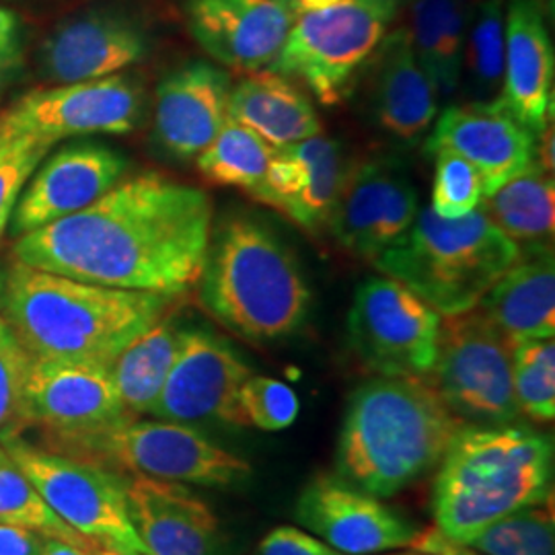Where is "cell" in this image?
<instances>
[{
    "mask_svg": "<svg viewBox=\"0 0 555 555\" xmlns=\"http://www.w3.org/2000/svg\"><path fill=\"white\" fill-rule=\"evenodd\" d=\"M254 555H346L297 527H278L259 541Z\"/></svg>",
    "mask_w": 555,
    "mask_h": 555,
    "instance_id": "60d3db41",
    "label": "cell"
},
{
    "mask_svg": "<svg viewBox=\"0 0 555 555\" xmlns=\"http://www.w3.org/2000/svg\"><path fill=\"white\" fill-rule=\"evenodd\" d=\"M151 41L139 21L91 11L56 27L41 46V73L54 85L105 79L146 59Z\"/></svg>",
    "mask_w": 555,
    "mask_h": 555,
    "instance_id": "44dd1931",
    "label": "cell"
},
{
    "mask_svg": "<svg viewBox=\"0 0 555 555\" xmlns=\"http://www.w3.org/2000/svg\"><path fill=\"white\" fill-rule=\"evenodd\" d=\"M511 344L554 337L555 259L552 251L518 258L477 305Z\"/></svg>",
    "mask_w": 555,
    "mask_h": 555,
    "instance_id": "484cf974",
    "label": "cell"
},
{
    "mask_svg": "<svg viewBox=\"0 0 555 555\" xmlns=\"http://www.w3.org/2000/svg\"><path fill=\"white\" fill-rule=\"evenodd\" d=\"M25 414L75 449L134 417L119 399L109 362L48 358L29 362Z\"/></svg>",
    "mask_w": 555,
    "mask_h": 555,
    "instance_id": "4fadbf2b",
    "label": "cell"
},
{
    "mask_svg": "<svg viewBox=\"0 0 555 555\" xmlns=\"http://www.w3.org/2000/svg\"><path fill=\"white\" fill-rule=\"evenodd\" d=\"M412 27L408 29L417 60L437 89L438 101H449L459 89L469 0H408Z\"/></svg>",
    "mask_w": 555,
    "mask_h": 555,
    "instance_id": "f1b7e54d",
    "label": "cell"
},
{
    "mask_svg": "<svg viewBox=\"0 0 555 555\" xmlns=\"http://www.w3.org/2000/svg\"><path fill=\"white\" fill-rule=\"evenodd\" d=\"M276 153L251 128L227 118L215 140L196 157L199 176L215 185H233L254 192Z\"/></svg>",
    "mask_w": 555,
    "mask_h": 555,
    "instance_id": "1f68e13d",
    "label": "cell"
},
{
    "mask_svg": "<svg viewBox=\"0 0 555 555\" xmlns=\"http://www.w3.org/2000/svg\"><path fill=\"white\" fill-rule=\"evenodd\" d=\"M369 62V116L380 132L414 146L437 118L438 95L408 27L389 31Z\"/></svg>",
    "mask_w": 555,
    "mask_h": 555,
    "instance_id": "d4e9b609",
    "label": "cell"
},
{
    "mask_svg": "<svg viewBox=\"0 0 555 555\" xmlns=\"http://www.w3.org/2000/svg\"><path fill=\"white\" fill-rule=\"evenodd\" d=\"M229 118L282 149L321 134L313 101L297 82L270 68L245 75L229 95Z\"/></svg>",
    "mask_w": 555,
    "mask_h": 555,
    "instance_id": "4316f807",
    "label": "cell"
},
{
    "mask_svg": "<svg viewBox=\"0 0 555 555\" xmlns=\"http://www.w3.org/2000/svg\"><path fill=\"white\" fill-rule=\"evenodd\" d=\"M410 547H414L417 554L424 555H486L467 543H461L453 537L444 535L438 527L417 531Z\"/></svg>",
    "mask_w": 555,
    "mask_h": 555,
    "instance_id": "b9f144b4",
    "label": "cell"
},
{
    "mask_svg": "<svg viewBox=\"0 0 555 555\" xmlns=\"http://www.w3.org/2000/svg\"><path fill=\"white\" fill-rule=\"evenodd\" d=\"M463 426L426 378H371L348 399L336 476L371 496H396L437 467Z\"/></svg>",
    "mask_w": 555,
    "mask_h": 555,
    "instance_id": "3957f363",
    "label": "cell"
},
{
    "mask_svg": "<svg viewBox=\"0 0 555 555\" xmlns=\"http://www.w3.org/2000/svg\"><path fill=\"white\" fill-rule=\"evenodd\" d=\"M31 357L9 330L0 332V444L20 437L29 424L25 414V380Z\"/></svg>",
    "mask_w": 555,
    "mask_h": 555,
    "instance_id": "74e56055",
    "label": "cell"
},
{
    "mask_svg": "<svg viewBox=\"0 0 555 555\" xmlns=\"http://www.w3.org/2000/svg\"><path fill=\"white\" fill-rule=\"evenodd\" d=\"M137 476L206 488H233L251 477L241 456L222 449L196 426L169 420H128L77 447Z\"/></svg>",
    "mask_w": 555,
    "mask_h": 555,
    "instance_id": "7c38bea8",
    "label": "cell"
},
{
    "mask_svg": "<svg viewBox=\"0 0 555 555\" xmlns=\"http://www.w3.org/2000/svg\"><path fill=\"white\" fill-rule=\"evenodd\" d=\"M481 210L518 247L520 256L552 251L555 229L554 176L537 160L481 199Z\"/></svg>",
    "mask_w": 555,
    "mask_h": 555,
    "instance_id": "83f0119b",
    "label": "cell"
},
{
    "mask_svg": "<svg viewBox=\"0 0 555 555\" xmlns=\"http://www.w3.org/2000/svg\"><path fill=\"white\" fill-rule=\"evenodd\" d=\"M513 380L520 414L535 422H554V337L522 339L513 344Z\"/></svg>",
    "mask_w": 555,
    "mask_h": 555,
    "instance_id": "e575fe53",
    "label": "cell"
},
{
    "mask_svg": "<svg viewBox=\"0 0 555 555\" xmlns=\"http://www.w3.org/2000/svg\"><path fill=\"white\" fill-rule=\"evenodd\" d=\"M196 284L204 311L251 344L295 336L313 302L295 254L249 215H231L212 229Z\"/></svg>",
    "mask_w": 555,
    "mask_h": 555,
    "instance_id": "277c9868",
    "label": "cell"
},
{
    "mask_svg": "<svg viewBox=\"0 0 555 555\" xmlns=\"http://www.w3.org/2000/svg\"><path fill=\"white\" fill-rule=\"evenodd\" d=\"M438 465L435 527L461 543L525 506L554 502V440L529 426H463Z\"/></svg>",
    "mask_w": 555,
    "mask_h": 555,
    "instance_id": "5b68a950",
    "label": "cell"
},
{
    "mask_svg": "<svg viewBox=\"0 0 555 555\" xmlns=\"http://www.w3.org/2000/svg\"><path fill=\"white\" fill-rule=\"evenodd\" d=\"M352 169L341 144L323 134L276 149L254 198L278 208L309 233L330 224Z\"/></svg>",
    "mask_w": 555,
    "mask_h": 555,
    "instance_id": "d6986e66",
    "label": "cell"
},
{
    "mask_svg": "<svg viewBox=\"0 0 555 555\" xmlns=\"http://www.w3.org/2000/svg\"><path fill=\"white\" fill-rule=\"evenodd\" d=\"M41 555H89L87 552H82L79 547L70 545V543H64L59 539H46V545H43V552Z\"/></svg>",
    "mask_w": 555,
    "mask_h": 555,
    "instance_id": "f6af8a7d",
    "label": "cell"
},
{
    "mask_svg": "<svg viewBox=\"0 0 555 555\" xmlns=\"http://www.w3.org/2000/svg\"><path fill=\"white\" fill-rule=\"evenodd\" d=\"M295 518L302 529L321 537L339 554L373 555L410 547L416 525L341 481L336 474L319 476L300 492Z\"/></svg>",
    "mask_w": 555,
    "mask_h": 555,
    "instance_id": "2e32d148",
    "label": "cell"
},
{
    "mask_svg": "<svg viewBox=\"0 0 555 555\" xmlns=\"http://www.w3.org/2000/svg\"><path fill=\"white\" fill-rule=\"evenodd\" d=\"M504 0H483L472 11L459 89L467 103H494L504 82Z\"/></svg>",
    "mask_w": 555,
    "mask_h": 555,
    "instance_id": "4dcf8cb0",
    "label": "cell"
},
{
    "mask_svg": "<svg viewBox=\"0 0 555 555\" xmlns=\"http://www.w3.org/2000/svg\"><path fill=\"white\" fill-rule=\"evenodd\" d=\"M46 539L25 527L0 525V555H41Z\"/></svg>",
    "mask_w": 555,
    "mask_h": 555,
    "instance_id": "7bdbcfd3",
    "label": "cell"
},
{
    "mask_svg": "<svg viewBox=\"0 0 555 555\" xmlns=\"http://www.w3.org/2000/svg\"><path fill=\"white\" fill-rule=\"evenodd\" d=\"M276 2H280V4H284V7L288 4V0H276Z\"/></svg>",
    "mask_w": 555,
    "mask_h": 555,
    "instance_id": "c3c4849f",
    "label": "cell"
},
{
    "mask_svg": "<svg viewBox=\"0 0 555 555\" xmlns=\"http://www.w3.org/2000/svg\"><path fill=\"white\" fill-rule=\"evenodd\" d=\"M442 315L393 278L364 280L348 313V344L378 377H426L437 360Z\"/></svg>",
    "mask_w": 555,
    "mask_h": 555,
    "instance_id": "8fae6325",
    "label": "cell"
},
{
    "mask_svg": "<svg viewBox=\"0 0 555 555\" xmlns=\"http://www.w3.org/2000/svg\"><path fill=\"white\" fill-rule=\"evenodd\" d=\"M408 0H339L293 23L270 70L305 82L323 105L344 100Z\"/></svg>",
    "mask_w": 555,
    "mask_h": 555,
    "instance_id": "52a82bcc",
    "label": "cell"
},
{
    "mask_svg": "<svg viewBox=\"0 0 555 555\" xmlns=\"http://www.w3.org/2000/svg\"><path fill=\"white\" fill-rule=\"evenodd\" d=\"M95 555H126V554H121V552H118V550H109V547H107V550H100V552H98V554Z\"/></svg>",
    "mask_w": 555,
    "mask_h": 555,
    "instance_id": "bcb514c9",
    "label": "cell"
},
{
    "mask_svg": "<svg viewBox=\"0 0 555 555\" xmlns=\"http://www.w3.org/2000/svg\"><path fill=\"white\" fill-rule=\"evenodd\" d=\"M417 212L408 171L396 160L371 159L352 165L327 227L344 249L375 261L410 231Z\"/></svg>",
    "mask_w": 555,
    "mask_h": 555,
    "instance_id": "9a60e30c",
    "label": "cell"
},
{
    "mask_svg": "<svg viewBox=\"0 0 555 555\" xmlns=\"http://www.w3.org/2000/svg\"><path fill=\"white\" fill-rule=\"evenodd\" d=\"M467 545L486 555H555L554 502L511 513L481 529Z\"/></svg>",
    "mask_w": 555,
    "mask_h": 555,
    "instance_id": "836d02e7",
    "label": "cell"
},
{
    "mask_svg": "<svg viewBox=\"0 0 555 555\" xmlns=\"http://www.w3.org/2000/svg\"><path fill=\"white\" fill-rule=\"evenodd\" d=\"M435 188L430 208L442 219H461L479 208L483 181L476 167L453 153L435 155Z\"/></svg>",
    "mask_w": 555,
    "mask_h": 555,
    "instance_id": "8d00e7d4",
    "label": "cell"
},
{
    "mask_svg": "<svg viewBox=\"0 0 555 555\" xmlns=\"http://www.w3.org/2000/svg\"><path fill=\"white\" fill-rule=\"evenodd\" d=\"M2 447L48 506L77 533L121 554L149 555L132 527L119 477L95 463L41 451L17 437Z\"/></svg>",
    "mask_w": 555,
    "mask_h": 555,
    "instance_id": "30bf717a",
    "label": "cell"
},
{
    "mask_svg": "<svg viewBox=\"0 0 555 555\" xmlns=\"http://www.w3.org/2000/svg\"><path fill=\"white\" fill-rule=\"evenodd\" d=\"M518 258V247L481 208L461 219H442L424 208L410 231L373 263L451 318L476 309Z\"/></svg>",
    "mask_w": 555,
    "mask_h": 555,
    "instance_id": "8992f818",
    "label": "cell"
},
{
    "mask_svg": "<svg viewBox=\"0 0 555 555\" xmlns=\"http://www.w3.org/2000/svg\"><path fill=\"white\" fill-rule=\"evenodd\" d=\"M124 490L132 527L149 555H229L219 516L185 483L137 476Z\"/></svg>",
    "mask_w": 555,
    "mask_h": 555,
    "instance_id": "7402d4cb",
    "label": "cell"
},
{
    "mask_svg": "<svg viewBox=\"0 0 555 555\" xmlns=\"http://www.w3.org/2000/svg\"><path fill=\"white\" fill-rule=\"evenodd\" d=\"M179 9L199 48L245 75L272 66L295 23L276 0H179Z\"/></svg>",
    "mask_w": 555,
    "mask_h": 555,
    "instance_id": "ac0fdd59",
    "label": "cell"
},
{
    "mask_svg": "<svg viewBox=\"0 0 555 555\" xmlns=\"http://www.w3.org/2000/svg\"><path fill=\"white\" fill-rule=\"evenodd\" d=\"M173 298L80 282L13 261L0 278V318L31 358L112 362L167 315Z\"/></svg>",
    "mask_w": 555,
    "mask_h": 555,
    "instance_id": "7a4b0ae2",
    "label": "cell"
},
{
    "mask_svg": "<svg viewBox=\"0 0 555 555\" xmlns=\"http://www.w3.org/2000/svg\"><path fill=\"white\" fill-rule=\"evenodd\" d=\"M0 525L31 529L48 539L70 543L89 555L100 552V543L77 533L41 498L36 486L0 444Z\"/></svg>",
    "mask_w": 555,
    "mask_h": 555,
    "instance_id": "d6a6232c",
    "label": "cell"
},
{
    "mask_svg": "<svg viewBox=\"0 0 555 555\" xmlns=\"http://www.w3.org/2000/svg\"><path fill=\"white\" fill-rule=\"evenodd\" d=\"M298 397L278 378L251 375L238 389V412L245 426L278 433L295 424Z\"/></svg>",
    "mask_w": 555,
    "mask_h": 555,
    "instance_id": "d590c367",
    "label": "cell"
},
{
    "mask_svg": "<svg viewBox=\"0 0 555 555\" xmlns=\"http://www.w3.org/2000/svg\"><path fill=\"white\" fill-rule=\"evenodd\" d=\"M339 0H288L286 9L295 15V20L305 15V13H311V11H319V9H325V7H332Z\"/></svg>",
    "mask_w": 555,
    "mask_h": 555,
    "instance_id": "ee69618b",
    "label": "cell"
},
{
    "mask_svg": "<svg viewBox=\"0 0 555 555\" xmlns=\"http://www.w3.org/2000/svg\"><path fill=\"white\" fill-rule=\"evenodd\" d=\"M426 155L453 153L472 163L483 198L535 160V134L494 103L449 105L424 146Z\"/></svg>",
    "mask_w": 555,
    "mask_h": 555,
    "instance_id": "ffe728a7",
    "label": "cell"
},
{
    "mask_svg": "<svg viewBox=\"0 0 555 555\" xmlns=\"http://www.w3.org/2000/svg\"><path fill=\"white\" fill-rule=\"evenodd\" d=\"M373 555H375V554H373ZM389 555H424V554H417V552H416V554H389Z\"/></svg>",
    "mask_w": 555,
    "mask_h": 555,
    "instance_id": "681fc988",
    "label": "cell"
},
{
    "mask_svg": "<svg viewBox=\"0 0 555 555\" xmlns=\"http://www.w3.org/2000/svg\"><path fill=\"white\" fill-rule=\"evenodd\" d=\"M4 330H7V325H4V321L0 318V332H4Z\"/></svg>",
    "mask_w": 555,
    "mask_h": 555,
    "instance_id": "7dc6e473",
    "label": "cell"
},
{
    "mask_svg": "<svg viewBox=\"0 0 555 555\" xmlns=\"http://www.w3.org/2000/svg\"><path fill=\"white\" fill-rule=\"evenodd\" d=\"M25 62V40L21 20L0 4V91L20 77Z\"/></svg>",
    "mask_w": 555,
    "mask_h": 555,
    "instance_id": "ab89813d",
    "label": "cell"
},
{
    "mask_svg": "<svg viewBox=\"0 0 555 555\" xmlns=\"http://www.w3.org/2000/svg\"><path fill=\"white\" fill-rule=\"evenodd\" d=\"M430 387L465 426H504L520 420L513 380V344L472 309L440 321Z\"/></svg>",
    "mask_w": 555,
    "mask_h": 555,
    "instance_id": "ba28073f",
    "label": "cell"
},
{
    "mask_svg": "<svg viewBox=\"0 0 555 555\" xmlns=\"http://www.w3.org/2000/svg\"><path fill=\"white\" fill-rule=\"evenodd\" d=\"M183 332L185 327L176 319L165 315L109 362L114 385L130 416H151L178 358Z\"/></svg>",
    "mask_w": 555,
    "mask_h": 555,
    "instance_id": "f546056e",
    "label": "cell"
},
{
    "mask_svg": "<svg viewBox=\"0 0 555 555\" xmlns=\"http://www.w3.org/2000/svg\"><path fill=\"white\" fill-rule=\"evenodd\" d=\"M48 153L50 149L34 144H13L0 149V237L13 219V210L25 183Z\"/></svg>",
    "mask_w": 555,
    "mask_h": 555,
    "instance_id": "f35d334b",
    "label": "cell"
},
{
    "mask_svg": "<svg viewBox=\"0 0 555 555\" xmlns=\"http://www.w3.org/2000/svg\"><path fill=\"white\" fill-rule=\"evenodd\" d=\"M254 371L227 337L185 327L178 358L151 416L188 426L241 428L238 389Z\"/></svg>",
    "mask_w": 555,
    "mask_h": 555,
    "instance_id": "5bb4252c",
    "label": "cell"
},
{
    "mask_svg": "<svg viewBox=\"0 0 555 555\" xmlns=\"http://www.w3.org/2000/svg\"><path fill=\"white\" fill-rule=\"evenodd\" d=\"M212 219L204 190L142 173L79 212L20 235L13 256L80 282L178 297L198 280Z\"/></svg>",
    "mask_w": 555,
    "mask_h": 555,
    "instance_id": "6da1fadb",
    "label": "cell"
},
{
    "mask_svg": "<svg viewBox=\"0 0 555 555\" xmlns=\"http://www.w3.org/2000/svg\"><path fill=\"white\" fill-rule=\"evenodd\" d=\"M144 95L126 75L54 85L23 95L0 114V149L56 142L89 134H126L140 124Z\"/></svg>",
    "mask_w": 555,
    "mask_h": 555,
    "instance_id": "9c48e42d",
    "label": "cell"
},
{
    "mask_svg": "<svg viewBox=\"0 0 555 555\" xmlns=\"http://www.w3.org/2000/svg\"><path fill=\"white\" fill-rule=\"evenodd\" d=\"M231 89V75L206 60L167 73L155 93V139L160 149L171 159H196L229 118Z\"/></svg>",
    "mask_w": 555,
    "mask_h": 555,
    "instance_id": "603a6c76",
    "label": "cell"
},
{
    "mask_svg": "<svg viewBox=\"0 0 555 555\" xmlns=\"http://www.w3.org/2000/svg\"><path fill=\"white\" fill-rule=\"evenodd\" d=\"M128 169L126 157L112 146L77 142L41 160L25 183L13 210V231L25 235L66 219L107 194Z\"/></svg>",
    "mask_w": 555,
    "mask_h": 555,
    "instance_id": "e0dca14e",
    "label": "cell"
},
{
    "mask_svg": "<svg viewBox=\"0 0 555 555\" xmlns=\"http://www.w3.org/2000/svg\"><path fill=\"white\" fill-rule=\"evenodd\" d=\"M504 82L498 105L539 134L554 119V41L537 0L504 7Z\"/></svg>",
    "mask_w": 555,
    "mask_h": 555,
    "instance_id": "cb8c5ba5",
    "label": "cell"
}]
</instances>
